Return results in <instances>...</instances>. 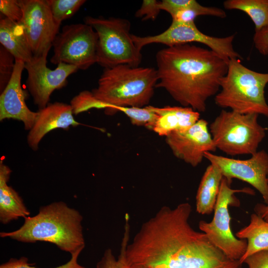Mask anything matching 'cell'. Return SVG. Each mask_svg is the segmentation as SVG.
Wrapping results in <instances>:
<instances>
[{"label": "cell", "instance_id": "30bf717a", "mask_svg": "<svg viewBox=\"0 0 268 268\" xmlns=\"http://www.w3.org/2000/svg\"><path fill=\"white\" fill-rule=\"evenodd\" d=\"M132 37L135 46L140 51L143 47L154 43L171 47L197 42L207 46L209 49L228 61L232 59H242V57L233 48L232 43L235 34L225 37L211 36L201 32L195 22H172L166 30L160 34L144 37L132 34Z\"/></svg>", "mask_w": 268, "mask_h": 268}, {"label": "cell", "instance_id": "f1b7e54d", "mask_svg": "<svg viewBox=\"0 0 268 268\" xmlns=\"http://www.w3.org/2000/svg\"><path fill=\"white\" fill-rule=\"evenodd\" d=\"M0 11L4 17L16 22H20L23 16L18 0H0Z\"/></svg>", "mask_w": 268, "mask_h": 268}, {"label": "cell", "instance_id": "7a4b0ae2", "mask_svg": "<svg viewBox=\"0 0 268 268\" xmlns=\"http://www.w3.org/2000/svg\"><path fill=\"white\" fill-rule=\"evenodd\" d=\"M229 61L194 45L167 47L156 55V88L164 89L182 106L203 112L207 100L219 91Z\"/></svg>", "mask_w": 268, "mask_h": 268}, {"label": "cell", "instance_id": "4dcf8cb0", "mask_svg": "<svg viewBox=\"0 0 268 268\" xmlns=\"http://www.w3.org/2000/svg\"><path fill=\"white\" fill-rule=\"evenodd\" d=\"M195 0H163L159 1V7L172 16L177 12L198 5Z\"/></svg>", "mask_w": 268, "mask_h": 268}, {"label": "cell", "instance_id": "1f68e13d", "mask_svg": "<svg viewBox=\"0 0 268 268\" xmlns=\"http://www.w3.org/2000/svg\"><path fill=\"white\" fill-rule=\"evenodd\" d=\"M248 268H268V250L256 253L243 262Z\"/></svg>", "mask_w": 268, "mask_h": 268}, {"label": "cell", "instance_id": "ba28073f", "mask_svg": "<svg viewBox=\"0 0 268 268\" xmlns=\"http://www.w3.org/2000/svg\"><path fill=\"white\" fill-rule=\"evenodd\" d=\"M231 182L232 181L223 178L213 218L209 222L200 221L199 227L210 241L228 258L239 261L246 252L247 242L245 239L237 238L232 233L229 207L239 205L240 202L235 196V193H244L253 195L255 192L248 188L233 189L231 187Z\"/></svg>", "mask_w": 268, "mask_h": 268}, {"label": "cell", "instance_id": "83f0119b", "mask_svg": "<svg viewBox=\"0 0 268 268\" xmlns=\"http://www.w3.org/2000/svg\"><path fill=\"white\" fill-rule=\"evenodd\" d=\"M14 57L2 46H0V89L1 92L9 82L14 70Z\"/></svg>", "mask_w": 268, "mask_h": 268}, {"label": "cell", "instance_id": "52a82bcc", "mask_svg": "<svg viewBox=\"0 0 268 268\" xmlns=\"http://www.w3.org/2000/svg\"><path fill=\"white\" fill-rule=\"evenodd\" d=\"M84 22L91 26L98 36L97 63L104 68L120 65L138 67L142 54L133 41L128 20L87 16Z\"/></svg>", "mask_w": 268, "mask_h": 268}, {"label": "cell", "instance_id": "e575fe53", "mask_svg": "<svg viewBox=\"0 0 268 268\" xmlns=\"http://www.w3.org/2000/svg\"></svg>", "mask_w": 268, "mask_h": 268}, {"label": "cell", "instance_id": "277c9868", "mask_svg": "<svg viewBox=\"0 0 268 268\" xmlns=\"http://www.w3.org/2000/svg\"><path fill=\"white\" fill-rule=\"evenodd\" d=\"M158 82L156 69L120 65L105 68L91 92L99 109L114 114L120 107L147 106Z\"/></svg>", "mask_w": 268, "mask_h": 268}, {"label": "cell", "instance_id": "4316f807", "mask_svg": "<svg viewBox=\"0 0 268 268\" xmlns=\"http://www.w3.org/2000/svg\"><path fill=\"white\" fill-rule=\"evenodd\" d=\"M82 250H78L71 255L70 260L64 265L52 268H87L80 265L78 262L79 254ZM0 268H39L28 263V259L25 257L19 259L11 258L7 262L0 265Z\"/></svg>", "mask_w": 268, "mask_h": 268}, {"label": "cell", "instance_id": "44dd1931", "mask_svg": "<svg viewBox=\"0 0 268 268\" xmlns=\"http://www.w3.org/2000/svg\"><path fill=\"white\" fill-rule=\"evenodd\" d=\"M240 239H247L246 252L239 261L241 264L250 256L268 250V221L257 213H252L249 224L235 234Z\"/></svg>", "mask_w": 268, "mask_h": 268}, {"label": "cell", "instance_id": "4fadbf2b", "mask_svg": "<svg viewBox=\"0 0 268 268\" xmlns=\"http://www.w3.org/2000/svg\"><path fill=\"white\" fill-rule=\"evenodd\" d=\"M47 57L33 56L24 67L28 75L27 87L40 109L47 106L52 93L66 86L68 77L78 70L76 67L65 63L50 69L47 66Z\"/></svg>", "mask_w": 268, "mask_h": 268}, {"label": "cell", "instance_id": "9c48e42d", "mask_svg": "<svg viewBox=\"0 0 268 268\" xmlns=\"http://www.w3.org/2000/svg\"><path fill=\"white\" fill-rule=\"evenodd\" d=\"M51 62L65 63L86 70L97 62L98 36L85 23L66 25L53 43Z\"/></svg>", "mask_w": 268, "mask_h": 268}, {"label": "cell", "instance_id": "d4e9b609", "mask_svg": "<svg viewBox=\"0 0 268 268\" xmlns=\"http://www.w3.org/2000/svg\"><path fill=\"white\" fill-rule=\"evenodd\" d=\"M118 112L125 114L132 124L143 126L149 130H153L158 116L151 110L147 106L145 107H120Z\"/></svg>", "mask_w": 268, "mask_h": 268}, {"label": "cell", "instance_id": "8992f818", "mask_svg": "<svg viewBox=\"0 0 268 268\" xmlns=\"http://www.w3.org/2000/svg\"><path fill=\"white\" fill-rule=\"evenodd\" d=\"M258 116L222 110L209 128L216 148L230 156L257 152L267 130Z\"/></svg>", "mask_w": 268, "mask_h": 268}, {"label": "cell", "instance_id": "f546056e", "mask_svg": "<svg viewBox=\"0 0 268 268\" xmlns=\"http://www.w3.org/2000/svg\"><path fill=\"white\" fill-rule=\"evenodd\" d=\"M161 9L159 1L156 0H144L140 7L135 12V16L142 18V20H155Z\"/></svg>", "mask_w": 268, "mask_h": 268}, {"label": "cell", "instance_id": "7c38bea8", "mask_svg": "<svg viewBox=\"0 0 268 268\" xmlns=\"http://www.w3.org/2000/svg\"><path fill=\"white\" fill-rule=\"evenodd\" d=\"M204 157L217 166L223 177L228 180L238 179L255 188L268 204V154L264 150L257 151L245 160L228 158L207 152Z\"/></svg>", "mask_w": 268, "mask_h": 268}, {"label": "cell", "instance_id": "ac0fdd59", "mask_svg": "<svg viewBox=\"0 0 268 268\" xmlns=\"http://www.w3.org/2000/svg\"><path fill=\"white\" fill-rule=\"evenodd\" d=\"M11 170L2 161L0 162V221L6 224L30 212L22 199L11 187L8 186Z\"/></svg>", "mask_w": 268, "mask_h": 268}, {"label": "cell", "instance_id": "5b68a950", "mask_svg": "<svg viewBox=\"0 0 268 268\" xmlns=\"http://www.w3.org/2000/svg\"><path fill=\"white\" fill-rule=\"evenodd\" d=\"M268 73H260L243 65L240 60L230 59L228 70L215 96V104L241 114H257L268 118L265 88Z\"/></svg>", "mask_w": 268, "mask_h": 268}, {"label": "cell", "instance_id": "7402d4cb", "mask_svg": "<svg viewBox=\"0 0 268 268\" xmlns=\"http://www.w3.org/2000/svg\"><path fill=\"white\" fill-rule=\"evenodd\" d=\"M223 5L226 9L246 13L253 22L255 31L268 27V0H227Z\"/></svg>", "mask_w": 268, "mask_h": 268}, {"label": "cell", "instance_id": "cb8c5ba5", "mask_svg": "<svg viewBox=\"0 0 268 268\" xmlns=\"http://www.w3.org/2000/svg\"><path fill=\"white\" fill-rule=\"evenodd\" d=\"M125 231L121 244L120 255L116 258L111 249L105 250L101 260L97 263L96 268H130L126 257V248L129 242L130 226L126 220Z\"/></svg>", "mask_w": 268, "mask_h": 268}, {"label": "cell", "instance_id": "5bb4252c", "mask_svg": "<svg viewBox=\"0 0 268 268\" xmlns=\"http://www.w3.org/2000/svg\"><path fill=\"white\" fill-rule=\"evenodd\" d=\"M208 126L206 120L200 119L187 130L166 136V142L175 156L196 167L202 162L205 152L217 149Z\"/></svg>", "mask_w": 268, "mask_h": 268}, {"label": "cell", "instance_id": "9a60e30c", "mask_svg": "<svg viewBox=\"0 0 268 268\" xmlns=\"http://www.w3.org/2000/svg\"><path fill=\"white\" fill-rule=\"evenodd\" d=\"M15 60L14 70L7 84L0 96V120L13 119L22 121L25 129L30 130L38 115L31 111L25 102V93L21 80L25 63Z\"/></svg>", "mask_w": 268, "mask_h": 268}, {"label": "cell", "instance_id": "d6986e66", "mask_svg": "<svg viewBox=\"0 0 268 268\" xmlns=\"http://www.w3.org/2000/svg\"><path fill=\"white\" fill-rule=\"evenodd\" d=\"M0 43L15 60L26 63L33 57L23 28L19 22L5 17L0 19Z\"/></svg>", "mask_w": 268, "mask_h": 268}, {"label": "cell", "instance_id": "ffe728a7", "mask_svg": "<svg viewBox=\"0 0 268 268\" xmlns=\"http://www.w3.org/2000/svg\"><path fill=\"white\" fill-rule=\"evenodd\" d=\"M223 178L215 165L210 164L207 167L196 196V210L199 213L208 215L214 211Z\"/></svg>", "mask_w": 268, "mask_h": 268}, {"label": "cell", "instance_id": "d6a6232c", "mask_svg": "<svg viewBox=\"0 0 268 268\" xmlns=\"http://www.w3.org/2000/svg\"><path fill=\"white\" fill-rule=\"evenodd\" d=\"M255 48L259 52L264 56L268 55V27L258 31H255L253 37Z\"/></svg>", "mask_w": 268, "mask_h": 268}, {"label": "cell", "instance_id": "6da1fadb", "mask_svg": "<svg viewBox=\"0 0 268 268\" xmlns=\"http://www.w3.org/2000/svg\"><path fill=\"white\" fill-rule=\"evenodd\" d=\"M192 207L183 202L164 206L144 222L126 246L131 268H242L228 258L189 219Z\"/></svg>", "mask_w": 268, "mask_h": 268}, {"label": "cell", "instance_id": "603a6c76", "mask_svg": "<svg viewBox=\"0 0 268 268\" xmlns=\"http://www.w3.org/2000/svg\"><path fill=\"white\" fill-rule=\"evenodd\" d=\"M200 15H209L224 18L226 12L222 9L213 6L198 5L177 12L172 15V22L177 23H190L195 22V19Z\"/></svg>", "mask_w": 268, "mask_h": 268}, {"label": "cell", "instance_id": "3957f363", "mask_svg": "<svg viewBox=\"0 0 268 268\" xmlns=\"http://www.w3.org/2000/svg\"><path fill=\"white\" fill-rule=\"evenodd\" d=\"M82 220L77 210L56 201L41 206L36 215L24 218L19 229L1 232L0 236L23 243H51L72 255L85 247Z\"/></svg>", "mask_w": 268, "mask_h": 268}, {"label": "cell", "instance_id": "2e32d148", "mask_svg": "<svg viewBox=\"0 0 268 268\" xmlns=\"http://www.w3.org/2000/svg\"><path fill=\"white\" fill-rule=\"evenodd\" d=\"M36 120L27 135L29 146L36 150L41 140L52 130L58 128L67 129L80 124L73 116L71 105L56 102L40 109Z\"/></svg>", "mask_w": 268, "mask_h": 268}, {"label": "cell", "instance_id": "8fae6325", "mask_svg": "<svg viewBox=\"0 0 268 268\" xmlns=\"http://www.w3.org/2000/svg\"><path fill=\"white\" fill-rule=\"evenodd\" d=\"M23 28L33 56H47L61 24L54 18L46 0H18Z\"/></svg>", "mask_w": 268, "mask_h": 268}, {"label": "cell", "instance_id": "484cf974", "mask_svg": "<svg viewBox=\"0 0 268 268\" xmlns=\"http://www.w3.org/2000/svg\"><path fill=\"white\" fill-rule=\"evenodd\" d=\"M55 20L61 24L73 16L86 1L85 0H46Z\"/></svg>", "mask_w": 268, "mask_h": 268}, {"label": "cell", "instance_id": "836d02e7", "mask_svg": "<svg viewBox=\"0 0 268 268\" xmlns=\"http://www.w3.org/2000/svg\"><path fill=\"white\" fill-rule=\"evenodd\" d=\"M267 181L268 183V177ZM255 211L256 213L268 221V204L258 203L255 207Z\"/></svg>", "mask_w": 268, "mask_h": 268}, {"label": "cell", "instance_id": "e0dca14e", "mask_svg": "<svg viewBox=\"0 0 268 268\" xmlns=\"http://www.w3.org/2000/svg\"><path fill=\"white\" fill-rule=\"evenodd\" d=\"M147 107L158 116L152 131L160 136L166 137L173 132L185 131L200 119V113L190 107Z\"/></svg>", "mask_w": 268, "mask_h": 268}]
</instances>
